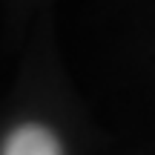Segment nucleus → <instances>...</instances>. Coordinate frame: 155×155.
I'll return each mask as SVG.
<instances>
[{
  "mask_svg": "<svg viewBox=\"0 0 155 155\" xmlns=\"http://www.w3.org/2000/svg\"><path fill=\"white\" fill-rule=\"evenodd\" d=\"M3 155H63L58 138L46 127L38 124H26V127L15 129L3 147Z\"/></svg>",
  "mask_w": 155,
  "mask_h": 155,
  "instance_id": "nucleus-1",
  "label": "nucleus"
}]
</instances>
